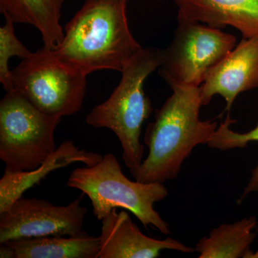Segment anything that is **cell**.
Masks as SVG:
<instances>
[{
    "label": "cell",
    "instance_id": "cell-7",
    "mask_svg": "<svg viewBox=\"0 0 258 258\" xmlns=\"http://www.w3.org/2000/svg\"><path fill=\"white\" fill-rule=\"evenodd\" d=\"M172 41L162 50L159 75L166 81L200 87L212 68L236 46L235 35L177 15Z\"/></svg>",
    "mask_w": 258,
    "mask_h": 258
},
{
    "label": "cell",
    "instance_id": "cell-15",
    "mask_svg": "<svg viewBox=\"0 0 258 258\" xmlns=\"http://www.w3.org/2000/svg\"><path fill=\"white\" fill-rule=\"evenodd\" d=\"M257 225L254 217L224 224L199 241L195 250L200 253V258L252 257L250 245L256 236L254 230Z\"/></svg>",
    "mask_w": 258,
    "mask_h": 258
},
{
    "label": "cell",
    "instance_id": "cell-12",
    "mask_svg": "<svg viewBox=\"0 0 258 258\" xmlns=\"http://www.w3.org/2000/svg\"><path fill=\"white\" fill-rule=\"evenodd\" d=\"M103 157L98 153L79 149L74 141L67 140L33 170L18 172L5 171L0 179V214L9 210L27 190L40 184V181L52 171L77 162L93 166L100 162Z\"/></svg>",
    "mask_w": 258,
    "mask_h": 258
},
{
    "label": "cell",
    "instance_id": "cell-3",
    "mask_svg": "<svg viewBox=\"0 0 258 258\" xmlns=\"http://www.w3.org/2000/svg\"><path fill=\"white\" fill-rule=\"evenodd\" d=\"M161 64L162 50L142 48L120 72L119 84L109 98L86 117V123L93 128L110 129L115 134L123 150L122 159L132 174L143 161L142 125L153 112L152 101L144 92V81Z\"/></svg>",
    "mask_w": 258,
    "mask_h": 258
},
{
    "label": "cell",
    "instance_id": "cell-1",
    "mask_svg": "<svg viewBox=\"0 0 258 258\" xmlns=\"http://www.w3.org/2000/svg\"><path fill=\"white\" fill-rule=\"evenodd\" d=\"M172 90L154 121L144 134L149 154L132 176L142 183H164L177 177L181 166L193 149L208 144L218 126L216 121L202 120L200 87L166 81Z\"/></svg>",
    "mask_w": 258,
    "mask_h": 258
},
{
    "label": "cell",
    "instance_id": "cell-2",
    "mask_svg": "<svg viewBox=\"0 0 258 258\" xmlns=\"http://www.w3.org/2000/svg\"><path fill=\"white\" fill-rule=\"evenodd\" d=\"M127 0H86L66 25L52 53L88 76L101 70L121 72L143 47L135 40L126 16Z\"/></svg>",
    "mask_w": 258,
    "mask_h": 258
},
{
    "label": "cell",
    "instance_id": "cell-17",
    "mask_svg": "<svg viewBox=\"0 0 258 258\" xmlns=\"http://www.w3.org/2000/svg\"><path fill=\"white\" fill-rule=\"evenodd\" d=\"M6 23L0 28V82L5 91L13 90L9 61L13 56L27 58L32 52L18 40L15 35L14 22L5 18Z\"/></svg>",
    "mask_w": 258,
    "mask_h": 258
},
{
    "label": "cell",
    "instance_id": "cell-10",
    "mask_svg": "<svg viewBox=\"0 0 258 258\" xmlns=\"http://www.w3.org/2000/svg\"><path fill=\"white\" fill-rule=\"evenodd\" d=\"M99 253L97 258H156L165 249L195 252L171 237L157 240L144 235L125 210L113 209L101 220Z\"/></svg>",
    "mask_w": 258,
    "mask_h": 258
},
{
    "label": "cell",
    "instance_id": "cell-18",
    "mask_svg": "<svg viewBox=\"0 0 258 258\" xmlns=\"http://www.w3.org/2000/svg\"><path fill=\"white\" fill-rule=\"evenodd\" d=\"M0 257L15 258L13 249L7 243H0Z\"/></svg>",
    "mask_w": 258,
    "mask_h": 258
},
{
    "label": "cell",
    "instance_id": "cell-14",
    "mask_svg": "<svg viewBox=\"0 0 258 258\" xmlns=\"http://www.w3.org/2000/svg\"><path fill=\"white\" fill-rule=\"evenodd\" d=\"M15 258H97L100 237L83 231L78 236H47L8 241Z\"/></svg>",
    "mask_w": 258,
    "mask_h": 258
},
{
    "label": "cell",
    "instance_id": "cell-5",
    "mask_svg": "<svg viewBox=\"0 0 258 258\" xmlns=\"http://www.w3.org/2000/svg\"><path fill=\"white\" fill-rule=\"evenodd\" d=\"M62 118L45 114L15 89L0 102V159L10 172L36 169L57 149Z\"/></svg>",
    "mask_w": 258,
    "mask_h": 258
},
{
    "label": "cell",
    "instance_id": "cell-13",
    "mask_svg": "<svg viewBox=\"0 0 258 258\" xmlns=\"http://www.w3.org/2000/svg\"><path fill=\"white\" fill-rule=\"evenodd\" d=\"M64 0H0V12L15 23L35 27L40 32L43 47L52 50L62 40L61 10Z\"/></svg>",
    "mask_w": 258,
    "mask_h": 258
},
{
    "label": "cell",
    "instance_id": "cell-8",
    "mask_svg": "<svg viewBox=\"0 0 258 258\" xmlns=\"http://www.w3.org/2000/svg\"><path fill=\"white\" fill-rule=\"evenodd\" d=\"M83 195L66 206L41 199L17 200L0 214V243L18 239L47 236H78L88 209L81 206Z\"/></svg>",
    "mask_w": 258,
    "mask_h": 258
},
{
    "label": "cell",
    "instance_id": "cell-16",
    "mask_svg": "<svg viewBox=\"0 0 258 258\" xmlns=\"http://www.w3.org/2000/svg\"><path fill=\"white\" fill-rule=\"evenodd\" d=\"M231 119L230 115H227L225 121L221 122L208 147L214 149L225 151L235 148H243L250 142H258V124L255 128L247 133L240 134L231 130L230 125L235 123ZM254 191H258V164L252 170V176L246 186L239 203H241L247 195Z\"/></svg>",
    "mask_w": 258,
    "mask_h": 258
},
{
    "label": "cell",
    "instance_id": "cell-9",
    "mask_svg": "<svg viewBox=\"0 0 258 258\" xmlns=\"http://www.w3.org/2000/svg\"><path fill=\"white\" fill-rule=\"evenodd\" d=\"M258 88V37L242 38L219 63L208 71L200 86L202 105L207 106L215 95L226 101L230 111L240 93Z\"/></svg>",
    "mask_w": 258,
    "mask_h": 258
},
{
    "label": "cell",
    "instance_id": "cell-4",
    "mask_svg": "<svg viewBox=\"0 0 258 258\" xmlns=\"http://www.w3.org/2000/svg\"><path fill=\"white\" fill-rule=\"evenodd\" d=\"M67 186L80 190L89 198L93 214L100 221L113 209L120 208L132 212L146 229L153 227L164 235L170 233L169 224L154 208V204L167 197L164 185L128 179L111 153L105 154L96 165L75 169Z\"/></svg>",
    "mask_w": 258,
    "mask_h": 258
},
{
    "label": "cell",
    "instance_id": "cell-11",
    "mask_svg": "<svg viewBox=\"0 0 258 258\" xmlns=\"http://www.w3.org/2000/svg\"><path fill=\"white\" fill-rule=\"evenodd\" d=\"M178 14L212 28L232 26L243 38L258 37V0H174Z\"/></svg>",
    "mask_w": 258,
    "mask_h": 258
},
{
    "label": "cell",
    "instance_id": "cell-19",
    "mask_svg": "<svg viewBox=\"0 0 258 258\" xmlns=\"http://www.w3.org/2000/svg\"><path fill=\"white\" fill-rule=\"evenodd\" d=\"M252 257H258V251L255 254H252Z\"/></svg>",
    "mask_w": 258,
    "mask_h": 258
},
{
    "label": "cell",
    "instance_id": "cell-6",
    "mask_svg": "<svg viewBox=\"0 0 258 258\" xmlns=\"http://www.w3.org/2000/svg\"><path fill=\"white\" fill-rule=\"evenodd\" d=\"M11 74L13 89L45 114L62 118L81 111L87 76L62 63L50 50L32 52Z\"/></svg>",
    "mask_w": 258,
    "mask_h": 258
}]
</instances>
